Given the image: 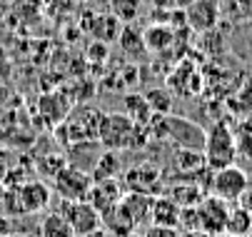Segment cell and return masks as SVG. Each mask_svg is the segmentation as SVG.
<instances>
[{
    "instance_id": "6da1fadb",
    "label": "cell",
    "mask_w": 252,
    "mask_h": 237,
    "mask_svg": "<svg viewBox=\"0 0 252 237\" xmlns=\"http://www.w3.org/2000/svg\"><path fill=\"white\" fill-rule=\"evenodd\" d=\"M150 138L145 127H137L125 113H102L100 127H97V143L102 150H135L145 145Z\"/></svg>"
},
{
    "instance_id": "7a4b0ae2",
    "label": "cell",
    "mask_w": 252,
    "mask_h": 237,
    "mask_svg": "<svg viewBox=\"0 0 252 237\" xmlns=\"http://www.w3.org/2000/svg\"><path fill=\"white\" fill-rule=\"evenodd\" d=\"M205 165L210 170H222L227 165H235L237 145H235V132L225 122H215L210 130H205Z\"/></svg>"
},
{
    "instance_id": "3957f363",
    "label": "cell",
    "mask_w": 252,
    "mask_h": 237,
    "mask_svg": "<svg viewBox=\"0 0 252 237\" xmlns=\"http://www.w3.org/2000/svg\"><path fill=\"white\" fill-rule=\"evenodd\" d=\"M102 110L95 105H78L70 110V115L63 120L60 135H63V145H73L83 140H97V127H100Z\"/></svg>"
},
{
    "instance_id": "277c9868",
    "label": "cell",
    "mask_w": 252,
    "mask_h": 237,
    "mask_svg": "<svg viewBox=\"0 0 252 237\" xmlns=\"http://www.w3.org/2000/svg\"><path fill=\"white\" fill-rule=\"evenodd\" d=\"M210 187H212V195L220 197L230 205H237L242 200V195L250 190V178L242 167L237 165H227L222 170H215L212 173V180H210Z\"/></svg>"
},
{
    "instance_id": "5b68a950",
    "label": "cell",
    "mask_w": 252,
    "mask_h": 237,
    "mask_svg": "<svg viewBox=\"0 0 252 237\" xmlns=\"http://www.w3.org/2000/svg\"><path fill=\"white\" fill-rule=\"evenodd\" d=\"M90 187H93V175L80 170V167H73V165H65L58 173V178L53 180V190L58 197H63V202L88 200Z\"/></svg>"
},
{
    "instance_id": "8992f818",
    "label": "cell",
    "mask_w": 252,
    "mask_h": 237,
    "mask_svg": "<svg viewBox=\"0 0 252 237\" xmlns=\"http://www.w3.org/2000/svg\"><path fill=\"white\" fill-rule=\"evenodd\" d=\"M230 202L220 200V197H202L197 202V225L202 232L218 237V235H225V225H227V215H230Z\"/></svg>"
},
{
    "instance_id": "52a82bcc",
    "label": "cell",
    "mask_w": 252,
    "mask_h": 237,
    "mask_svg": "<svg viewBox=\"0 0 252 237\" xmlns=\"http://www.w3.org/2000/svg\"><path fill=\"white\" fill-rule=\"evenodd\" d=\"M65 220L73 227L75 237H85L95 230H100L102 225V215L90 205L88 200H80V202H65Z\"/></svg>"
},
{
    "instance_id": "ba28073f",
    "label": "cell",
    "mask_w": 252,
    "mask_h": 237,
    "mask_svg": "<svg viewBox=\"0 0 252 237\" xmlns=\"http://www.w3.org/2000/svg\"><path fill=\"white\" fill-rule=\"evenodd\" d=\"M160 180H162V175L155 165H132L123 178V187H125V192H140V195L158 197Z\"/></svg>"
},
{
    "instance_id": "9c48e42d",
    "label": "cell",
    "mask_w": 252,
    "mask_h": 237,
    "mask_svg": "<svg viewBox=\"0 0 252 237\" xmlns=\"http://www.w3.org/2000/svg\"><path fill=\"white\" fill-rule=\"evenodd\" d=\"M15 192H18V202H20L23 215H35V212H43L50 205L53 187L45 180H30V182L18 185Z\"/></svg>"
},
{
    "instance_id": "30bf717a",
    "label": "cell",
    "mask_w": 252,
    "mask_h": 237,
    "mask_svg": "<svg viewBox=\"0 0 252 237\" xmlns=\"http://www.w3.org/2000/svg\"><path fill=\"white\" fill-rule=\"evenodd\" d=\"M123 195H125L123 180H118V178H107V180H97V182H93L90 195H88V202H90V205H93L100 215H105V212H110V210L118 207V202L123 200Z\"/></svg>"
},
{
    "instance_id": "8fae6325",
    "label": "cell",
    "mask_w": 252,
    "mask_h": 237,
    "mask_svg": "<svg viewBox=\"0 0 252 237\" xmlns=\"http://www.w3.org/2000/svg\"><path fill=\"white\" fill-rule=\"evenodd\" d=\"M218 15H220V10H218V3H215V0H192V3L188 5L185 20L197 32H207V30L215 28Z\"/></svg>"
},
{
    "instance_id": "7c38bea8",
    "label": "cell",
    "mask_w": 252,
    "mask_h": 237,
    "mask_svg": "<svg viewBox=\"0 0 252 237\" xmlns=\"http://www.w3.org/2000/svg\"><path fill=\"white\" fill-rule=\"evenodd\" d=\"M153 200L150 195H140V192H125L123 200L118 202L120 212L132 222V227H137L142 220H150V210H153Z\"/></svg>"
},
{
    "instance_id": "4fadbf2b",
    "label": "cell",
    "mask_w": 252,
    "mask_h": 237,
    "mask_svg": "<svg viewBox=\"0 0 252 237\" xmlns=\"http://www.w3.org/2000/svg\"><path fill=\"white\" fill-rule=\"evenodd\" d=\"M180 207L170 195H158L153 200V210H150V222L153 225H165V227H177L180 225Z\"/></svg>"
},
{
    "instance_id": "5bb4252c",
    "label": "cell",
    "mask_w": 252,
    "mask_h": 237,
    "mask_svg": "<svg viewBox=\"0 0 252 237\" xmlns=\"http://www.w3.org/2000/svg\"><path fill=\"white\" fill-rule=\"evenodd\" d=\"M88 32L95 40H100V43H115L120 38V32H123V23L113 13L95 15V20L88 25Z\"/></svg>"
},
{
    "instance_id": "9a60e30c",
    "label": "cell",
    "mask_w": 252,
    "mask_h": 237,
    "mask_svg": "<svg viewBox=\"0 0 252 237\" xmlns=\"http://www.w3.org/2000/svg\"><path fill=\"white\" fill-rule=\"evenodd\" d=\"M123 113L137 125V127H148L150 118H153V110L148 105V100L145 95H140V92H127L123 97Z\"/></svg>"
},
{
    "instance_id": "2e32d148",
    "label": "cell",
    "mask_w": 252,
    "mask_h": 237,
    "mask_svg": "<svg viewBox=\"0 0 252 237\" xmlns=\"http://www.w3.org/2000/svg\"><path fill=\"white\" fill-rule=\"evenodd\" d=\"M120 170H123L120 152L118 150H102L90 175H93V182H97V180H107V178H118Z\"/></svg>"
},
{
    "instance_id": "e0dca14e",
    "label": "cell",
    "mask_w": 252,
    "mask_h": 237,
    "mask_svg": "<svg viewBox=\"0 0 252 237\" xmlns=\"http://www.w3.org/2000/svg\"><path fill=\"white\" fill-rule=\"evenodd\" d=\"M175 32L167 25H150L145 32H142V43H145V50L150 53H162L172 45Z\"/></svg>"
},
{
    "instance_id": "ac0fdd59",
    "label": "cell",
    "mask_w": 252,
    "mask_h": 237,
    "mask_svg": "<svg viewBox=\"0 0 252 237\" xmlns=\"http://www.w3.org/2000/svg\"><path fill=\"white\" fill-rule=\"evenodd\" d=\"M250 230H252V212L247 207H242V205H232L230 207V215H227L225 232L227 235H235V237H245Z\"/></svg>"
},
{
    "instance_id": "d6986e66",
    "label": "cell",
    "mask_w": 252,
    "mask_h": 237,
    "mask_svg": "<svg viewBox=\"0 0 252 237\" xmlns=\"http://www.w3.org/2000/svg\"><path fill=\"white\" fill-rule=\"evenodd\" d=\"M40 237H75L63 212H48L40 222Z\"/></svg>"
},
{
    "instance_id": "ffe728a7",
    "label": "cell",
    "mask_w": 252,
    "mask_h": 237,
    "mask_svg": "<svg viewBox=\"0 0 252 237\" xmlns=\"http://www.w3.org/2000/svg\"><path fill=\"white\" fill-rule=\"evenodd\" d=\"M110 13L123 25H132L142 15V0H110Z\"/></svg>"
},
{
    "instance_id": "44dd1931",
    "label": "cell",
    "mask_w": 252,
    "mask_h": 237,
    "mask_svg": "<svg viewBox=\"0 0 252 237\" xmlns=\"http://www.w3.org/2000/svg\"><path fill=\"white\" fill-rule=\"evenodd\" d=\"M120 50L130 58L140 55V53H145V43H142V32H137L132 25H123V32H120Z\"/></svg>"
},
{
    "instance_id": "7402d4cb",
    "label": "cell",
    "mask_w": 252,
    "mask_h": 237,
    "mask_svg": "<svg viewBox=\"0 0 252 237\" xmlns=\"http://www.w3.org/2000/svg\"><path fill=\"white\" fill-rule=\"evenodd\" d=\"M145 100L153 110V115H170L172 113V95L167 90H160V88H153L145 92Z\"/></svg>"
},
{
    "instance_id": "603a6c76",
    "label": "cell",
    "mask_w": 252,
    "mask_h": 237,
    "mask_svg": "<svg viewBox=\"0 0 252 237\" xmlns=\"http://www.w3.org/2000/svg\"><path fill=\"white\" fill-rule=\"evenodd\" d=\"M235 132V145H237V155H245V157H252V122L245 120L237 125Z\"/></svg>"
},
{
    "instance_id": "cb8c5ba5",
    "label": "cell",
    "mask_w": 252,
    "mask_h": 237,
    "mask_svg": "<svg viewBox=\"0 0 252 237\" xmlns=\"http://www.w3.org/2000/svg\"><path fill=\"white\" fill-rule=\"evenodd\" d=\"M65 165H67V157H63V155H45L40 160V165H38V170H40L43 180H55L58 173L63 170Z\"/></svg>"
},
{
    "instance_id": "d4e9b609",
    "label": "cell",
    "mask_w": 252,
    "mask_h": 237,
    "mask_svg": "<svg viewBox=\"0 0 252 237\" xmlns=\"http://www.w3.org/2000/svg\"><path fill=\"white\" fill-rule=\"evenodd\" d=\"M142 237H183L177 227H165V225H150Z\"/></svg>"
},
{
    "instance_id": "484cf974",
    "label": "cell",
    "mask_w": 252,
    "mask_h": 237,
    "mask_svg": "<svg viewBox=\"0 0 252 237\" xmlns=\"http://www.w3.org/2000/svg\"><path fill=\"white\" fill-rule=\"evenodd\" d=\"M88 58H90V62H97L100 58L105 60V58H107V43L95 40V43L90 45V50H88Z\"/></svg>"
},
{
    "instance_id": "4316f807",
    "label": "cell",
    "mask_w": 252,
    "mask_h": 237,
    "mask_svg": "<svg viewBox=\"0 0 252 237\" xmlns=\"http://www.w3.org/2000/svg\"><path fill=\"white\" fill-rule=\"evenodd\" d=\"M150 3L158 8V10H167V8H172V5H177V0H150Z\"/></svg>"
},
{
    "instance_id": "83f0119b",
    "label": "cell",
    "mask_w": 252,
    "mask_h": 237,
    "mask_svg": "<svg viewBox=\"0 0 252 237\" xmlns=\"http://www.w3.org/2000/svg\"><path fill=\"white\" fill-rule=\"evenodd\" d=\"M183 237H212V235H207V232H202V230H185V232H180Z\"/></svg>"
},
{
    "instance_id": "f1b7e54d",
    "label": "cell",
    "mask_w": 252,
    "mask_h": 237,
    "mask_svg": "<svg viewBox=\"0 0 252 237\" xmlns=\"http://www.w3.org/2000/svg\"><path fill=\"white\" fill-rule=\"evenodd\" d=\"M85 237H113V235L107 232V230H102V227H100V230H95V232H90V235H85Z\"/></svg>"
},
{
    "instance_id": "f546056e",
    "label": "cell",
    "mask_w": 252,
    "mask_h": 237,
    "mask_svg": "<svg viewBox=\"0 0 252 237\" xmlns=\"http://www.w3.org/2000/svg\"><path fill=\"white\" fill-rule=\"evenodd\" d=\"M125 237H142V235H137V232H130V235H125Z\"/></svg>"
},
{
    "instance_id": "4dcf8cb0",
    "label": "cell",
    "mask_w": 252,
    "mask_h": 237,
    "mask_svg": "<svg viewBox=\"0 0 252 237\" xmlns=\"http://www.w3.org/2000/svg\"><path fill=\"white\" fill-rule=\"evenodd\" d=\"M247 178H250V190H252V170H250V175H247Z\"/></svg>"
},
{
    "instance_id": "1f68e13d",
    "label": "cell",
    "mask_w": 252,
    "mask_h": 237,
    "mask_svg": "<svg viewBox=\"0 0 252 237\" xmlns=\"http://www.w3.org/2000/svg\"><path fill=\"white\" fill-rule=\"evenodd\" d=\"M218 237H235V235H227V232H225V235H218Z\"/></svg>"
},
{
    "instance_id": "d6a6232c",
    "label": "cell",
    "mask_w": 252,
    "mask_h": 237,
    "mask_svg": "<svg viewBox=\"0 0 252 237\" xmlns=\"http://www.w3.org/2000/svg\"><path fill=\"white\" fill-rule=\"evenodd\" d=\"M8 237H23V235H15V232H13V235H8Z\"/></svg>"
},
{
    "instance_id": "836d02e7",
    "label": "cell",
    "mask_w": 252,
    "mask_h": 237,
    "mask_svg": "<svg viewBox=\"0 0 252 237\" xmlns=\"http://www.w3.org/2000/svg\"><path fill=\"white\" fill-rule=\"evenodd\" d=\"M245 237H252V230H250V232H247V235H245Z\"/></svg>"
}]
</instances>
